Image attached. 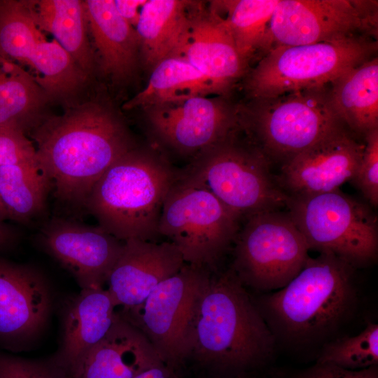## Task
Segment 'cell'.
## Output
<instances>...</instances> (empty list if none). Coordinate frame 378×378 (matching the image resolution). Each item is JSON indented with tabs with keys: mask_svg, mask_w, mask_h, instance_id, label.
<instances>
[{
	"mask_svg": "<svg viewBox=\"0 0 378 378\" xmlns=\"http://www.w3.org/2000/svg\"><path fill=\"white\" fill-rule=\"evenodd\" d=\"M30 136L54 196L78 209L85 208L92 188L110 166L134 148L120 118L97 100L71 104L59 115H46Z\"/></svg>",
	"mask_w": 378,
	"mask_h": 378,
	"instance_id": "6da1fadb",
	"label": "cell"
},
{
	"mask_svg": "<svg viewBox=\"0 0 378 378\" xmlns=\"http://www.w3.org/2000/svg\"><path fill=\"white\" fill-rule=\"evenodd\" d=\"M275 344L270 328L233 271L211 276L195 312L188 358L219 372H242L267 361Z\"/></svg>",
	"mask_w": 378,
	"mask_h": 378,
	"instance_id": "7a4b0ae2",
	"label": "cell"
},
{
	"mask_svg": "<svg viewBox=\"0 0 378 378\" xmlns=\"http://www.w3.org/2000/svg\"><path fill=\"white\" fill-rule=\"evenodd\" d=\"M355 267L332 253L309 257L284 287L254 301L276 341L308 344L337 330L357 304Z\"/></svg>",
	"mask_w": 378,
	"mask_h": 378,
	"instance_id": "3957f363",
	"label": "cell"
},
{
	"mask_svg": "<svg viewBox=\"0 0 378 378\" xmlns=\"http://www.w3.org/2000/svg\"><path fill=\"white\" fill-rule=\"evenodd\" d=\"M178 171L153 152L132 148L92 188L85 209L99 226L122 241H152L162 207Z\"/></svg>",
	"mask_w": 378,
	"mask_h": 378,
	"instance_id": "277c9868",
	"label": "cell"
},
{
	"mask_svg": "<svg viewBox=\"0 0 378 378\" xmlns=\"http://www.w3.org/2000/svg\"><path fill=\"white\" fill-rule=\"evenodd\" d=\"M271 162L252 143L235 135L192 160L178 179L204 188L241 218L286 206L289 195L270 170Z\"/></svg>",
	"mask_w": 378,
	"mask_h": 378,
	"instance_id": "5b68a950",
	"label": "cell"
},
{
	"mask_svg": "<svg viewBox=\"0 0 378 378\" xmlns=\"http://www.w3.org/2000/svg\"><path fill=\"white\" fill-rule=\"evenodd\" d=\"M329 85L251 100L245 116L240 113L241 127L270 162L283 164L345 126L332 106Z\"/></svg>",
	"mask_w": 378,
	"mask_h": 378,
	"instance_id": "8992f818",
	"label": "cell"
},
{
	"mask_svg": "<svg viewBox=\"0 0 378 378\" xmlns=\"http://www.w3.org/2000/svg\"><path fill=\"white\" fill-rule=\"evenodd\" d=\"M377 49V39L364 37L274 47L248 71L245 90L253 100L327 85L376 57Z\"/></svg>",
	"mask_w": 378,
	"mask_h": 378,
	"instance_id": "52a82bcc",
	"label": "cell"
},
{
	"mask_svg": "<svg viewBox=\"0 0 378 378\" xmlns=\"http://www.w3.org/2000/svg\"><path fill=\"white\" fill-rule=\"evenodd\" d=\"M286 207L309 249L334 254L355 268L377 258V220L368 204L337 189L289 195Z\"/></svg>",
	"mask_w": 378,
	"mask_h": 378,
	"instance_id": "ba28073f",
	"label": "cell"
},
{
	"mask_svg": "<svg viewBox=\"0 0 378 378\" xmlns=\"http://www.w3.org/2000/svg\"><path fill=\"white\" fill-rule=\"evenodd\" d=\"M240 220L209 191L178 177L164 201L158 234L178 248L186 263L209 270L234 244Z\"/></svg>",
	"mask_w": 378,
	"mask_h": 378,
	"instance_id": "9c48e42d",
	"label": "cell"
},
{
	"mask_svg": "<svg viewBox=\"0 0 378 378\" xmlns=\"http://www.w3.org/2000/svg\"><path fill=\"white\" fill-rule=\"evenodd\" d=\"M234 242L231 270L244 286L275 291L304 267L309 247L289 214L280 210L246 218Z\"/></svg>",
	"mask_w": 378,
	"mask_h": 378,
	"instance_id": "30bf717a",
	"label": "cell"
},
{
	"mask_svg": "<svg viewBox=\"0 0 378 378\" xmlns=\"http://www.w3.org/2000/svg\"><path fill=\"white\" fill-rule=\"evenodd\" d=\"M211 276L208 269L186 263L141 304L118 314L147 337L164 363L178 370L188 358L195 312Z\"/></svg>",
	"mask_w": 378,
	"mask_h": 378,
	"instance_id": "8fae6325",
	"label": "cell"
},
{
	"mask_svg": "<svg viewBox=\"0 0 378 378\" xmlns=\"http://www.w3.org/2000/svg\"><path fill=\"white\" fill-rule=\"evenodd\" d=\"M0 55L25 68L50 100L69 101L88 78L55 39H47L27 0H0Z\"/></svg>",
	"mask_w": 378,
	"mask_h": 378,
	"instance_id": "7c38bea8",
	"label": "cell"
},
{
	"mask_svg": "<svg viewBox=\"0 0 378 378\" xmlns=\"http://www.w3.org/2000/svg\"><path fill=\"white\" fill-rule=\"evenodd\" d=\"M377 36V1L279 0L269 25V50Z\"/></svg>",
	"mask_w": 378,
	"mask_h": 378,
	"instance_id": "4fadbf2b",
	"label": "cell"
},
{
	"mask_svg": "<svg viewBox=\"0 0 378 378\" xmlns=\"http://www.w3.org/2000/svg\"><path fill=\"white\" fill-rule=\"evenodd\" d=\"M154 135L164 146L195 158L236 134L240 113L225 99L194 97L147 108Z\"/></svg>",
	"mask_w": 378,
	"mask_h": 378,
	"instance_id": "5bb4252c",
	"label": "cell"
},
{
	"mask_svg": "<svg viewBox=\"0 0 378 378\" xmlns=\"http://www.w3.org/2000/svg\"><path fill=\"white\" fill-rule=\"evenodd\" d=\"M38 241L81 289L103 288L124 244L99 225L61 217L52 218L42 227Z\"/></svg>",
	"mask_w": 378,
	"mask_h": 378,
	"instance_id": "9a60e30c",
	"label": "cell"
},
{
	"mask_svg": "<svg viewBox=\"0 0 378 378\" xmlns=\"http://www.w3.org/2000/svg\"><path fill=\"white\" fill-rule=\"evenodd\" d=\"M341 127L282 164L276 178L289 195H309L340 189L354 176L365 142Z\"/></svg>",
	"mask_w": 378,
	"mask_h": 378,
	"instance_id": "2e32d148",
	"label": "cell"
},
{
	"mask_svg": "<svg viewBox=\"0 0 378 378\" xmlns=\"http://www.w3.org/2000/svg\"><path fill=\"white\" fill-rule=\"evenodd\" d=\"M52 294L46 278L30 266L0 259V342L15 349L46 326Z\"/></svg>",
	"mask_w": 378,
	"mask_h": 378,
	"instance_id": "e0dca14e",
	"label": "cell"
},
{
	"mask_svg": "<svg viewBox=\"0 0 378 378\" xmlns=\"http://www.w3.org/2000/svg\"><path fill=\"white\" fill-rule=\"evenodd\" d=\"M185 264L178 248L169 241L127 240L108 279L107 290L116 307H134Z\"/></svg>",
	"mask_w": 378,
	"mask_h": 378,
	"instance_id": "ac0fdd59",
	"label": "cell"
},
{
	"mask_svg": "<svg viewBox=\"0 0 378 378\" xmlns=\"http://www.w3.org/2000/svg\"><path fill=\"white\" fill-rule=\"evenodd\" d=\"M107 289H81L66 304L59 350L50 358L67 378H77L94 346L105 336L116 316Z\"/></svg>",
	"mask_w": 378,
	"mask_h": 378,
	"instance_id": "d6986e66",
	"label": "cell"
},
{
	"mask_svg": "<svg viewBox=\"0 0 378 378\" xmlns=\"http://www.w3.org/2000/svg\"><path fill=\"white\" fill-rule=\"evenodd\" d=\"M181 57L228 92L248 72L223 18L214 9L192 8L188 41Z\"/></svg>",
	"mask_w": 378,
	"mask_h": 378,
	"instance_id": "ffe728a7",
	"label": "cell"
},
{
	"mask_svg": "<svg viewBox=\"0 0 378 378\" xmlns=\"http://www.w3.org/2000/svg\"><path fill=\"white\" fill-rule=\"evenodd\" d=\"M164 363L147 337L118 313L88 355L77 378H133Z\"/></svg>",
	"mask_w": 378,
	"mask_h": 378,
	"instance_id": "44dd1931",
	"label": "cell"
},
{
	"mask_svg": "<svg viewBox=\"0 0 378 378\" xmlns=\"http://www.w3.org/2000/svg\"><path fill=\"white\" fill-rule=\"evenodd\" d=\"M83 2L100 69L114 81L127 80L136 69L140 52L135 27L118 13L114 0Z\"/></svg>",
	"mask_w": 378,
	"mask_h": 378,
	"instance_id": "7402d4cb",
	"label": "cell"
},
{
	"mask_svg": "<svg viewBox=\"0 0 378 378\" xmlns=\"http://www.w3.org/2000/svg\"><path fill=\"white\" fill-rule=\"evenodd\" d=\"M192 3L180 0H148L135 27L140 52L152 69L161 62L181 57L188 41Z\"/></svg>",
	"mask_w": 378,
	"mask_h": 378,
	"instance_id": "603a6c76",
	"label": "cell"
},
{
	"mask_svg": "<svg viewBox=\"0 0 378 378\" xmlns=\"http://www.w3.org/2000/svg\"><path fill=\"white\" fill-rule=\"evenodd\" d=\"M332 106L342 123L356 135L378 129V58L350 69L329 85Z\"/></svg>",
	"mask_w": 378,
	"mask_h": 378,
	"instance_id": "cb8c5ba5",
	"label": "cell"
},
{
	"mask_svg": "<svg viewBox=\"0 0 378 378\" xmlns=\"http://www.w3.org/2000/svg\"><path fill=\"white\" fill-rule=\"evenodd\" d=\"M36 22L71 56L88 76L96 67V55L88 37L83 1L28 0Z\"/></svg>",
	"mask_w": 378,
	"mask_h": 378,
	"instance_id": "d4e9b609",
	"label": "cell"
},
{
	"mask_svg": "<svg viewBox=\"0 0 378 378\" xmlns=\"http://www.w3.org/2000/svg\"><path fill=\"white\" fill-rule=\"evenodd\" d=\"M229 92L220 84L204 75L182 57H172L153 69L146 88L127 102L126 110L148 108L194 97Z\"/></svg>",
	"mask_w": 378,
	"mask_h": 378,
	"instance_id": "484cf974",
	"label": "cell"
},
{
	"mask_svg": "<svg viewBox=\"0 0 378 378\" xmlns=\"http://www.w3.org/2000/svg\"><path fill=\"white\" fill-rule=\"evenodd\" d=\"M49 100L25 68L0 55V125L30 133L46 116L43 108Z\"/></svg>",
	"mask_w": 378,
	"mask_h": 378,
	"instance_id": "4316f807",
	"label": "cell"
},
{
	"mask_svg": "<svg viewBox=\"0 0 378 378\" xmlns=\"http://www.w3.org/2000/svg\"><path fill=\"white\" fill-rule=\"evenodd\" d=\"M51 190L36 160L0 167V197L12 220L27 223L41 216Z\"/></svg>",
	"mask_w": 378,
	"mask_h": 378,
	"instance_id": "83f0119b",
	"label": "cell"
},
{
	"mask_svg": "<svg viewBox=\"0 0 378 378\" xmlns=\"http://www.w3.org/2000/svg\"><path fill=\"white\" fill-rule=\"evenodd\" d=\"M279 2V0L215 1L214 4L226 13L225 17L220 15L230 29L239 54L248 64L256 52H262V57L268 51L269 25Z\"/></svg>",
	"mask_w": 378,
	"mask_h": 378,
	"instance_id": "f1b7e54d",
	"label": "cell"
},
{
	"mask_svg": "<svg viewBox=\"0 0 378 378\" xmlns=\"http://www.w3.org/2000/svg\"><path fill=\"white\" fill-rule=\"evenodd\" d=\"M317 363L359 370L378 364V325L370 322L358 334L331 340L324 344Z\"/></svg>",
	"mask_w": 378,
	"mask_h": 378,
	"instance_id": "f546056e",
	"label": "cell"
},
{
	"mask_svg": "<svg viewBox=\"0 0 378 378\" xmlns=\"http://www.w3.org/2000/svg\"><path fill=\"white\" fill-rule=\"evenodd\" d=\"M362 159L351 182L374 207L378 205V129L365 136Z\"/></svg>",
	"mask_w": 378,
	"mask_h": 378,
	"instance_id": "4dcf8cb0",
	"label": "cell"
},
{
	"mask_svg": "<svg viewBox=\"0 0 378 378\" xmlns=\"http://www.w3.org/2000/svg\"><path fill=\"white\" fill-rule=\"evenodd\" d=\"M0 378H67L50 359L38 360L0 352Z\"/></svg>",
	"mask_w": 378,
	"mask_h": 378,
	"instance_id": "1f68e13d",
	"label": "cell"
},
{
	"mask_svg": "<svg viewBox=\"0 0 378 378\" xmlns=\"http://www.w3.org/2000/svg\"><path fill=\"white\" fill-rule=\"evenodd\" d=\"M36 160L35 147L22 130L0 125V167Z\"/></svg>",
	"mask_w": 378,
	"mask_h": 378,
	"instance_id": "d6a6232c",
	"label": "cell"
},
{
	"mask_svg": "<svg viewBox=\"0 0 378 378\" xmlns=\"http://www.w3.org/2000/svg\"><path fill=\"white\" fill-rule=\"evenodd\" d=\"M295 378H378L377 365L359 370H350L336 365L316 363Z\"/></svg>",
	"mask_w": 378,
	"mask_h": 378,
	"instance_id": "836d02e7",
	"label": "cell"
},
{
	"mask_svg": "<svg viewBox=\"0 0 378 378\" xmlns=\"http://www.w3.org/2000/svg\"><path fill=\"white\" fill-rule=\"evenodd\" d=\"M146 0H115L118 13L134 27H136L142 6Z\"/></svg>",
	"mask_w": 378,
	"mask_h": 378,
	"instance_id": "e575fe53",
	"label": "cell"
},
{
	"mask_svg": "<svg viewBox=\"0 0 378 378\" xmlns=\"http://www.w3.org/2000/svg\"><path fill=\"white\" fill-rule=\"evenodd\" d=\"M177 370L165 363L150 368L133 378H180Z\"/></svg>",
	"mask_w": 378,
	"mask_h": 378,
	"instance_id": "d590c367",
	"label": "cell"
},
{
	"mask_svg": "<svg viewBox=\"0 0 378 378\" xmlns=\"http://www.w3.org/2000/svg\"><path fill=\"white\" fill-rule=\"evenodd\" d=\"M18 239V232L4 221L0 220V251L13 246Z\"/></svg>",
	"mask_w": 378,
	"mask_h": 378,
	"instance_id": "8d00e7d4",
	"label": "cell"
},
{
	"mask_svg": "<svg viewBox=\"0 0 378 378\" xmlns=\"http://www.w3.org/2000/svg\"><path fill=\"white\" fill-rule=\"evenodd\" d=\"M8 218H9L8 212L0 197V220L4 221L6 219Z\"/></svg>",
	"mask_w": 378,
	"mask_h": 378,
	"instance_id": "74e56055",
	"label": "cell"
}]
</instances>
